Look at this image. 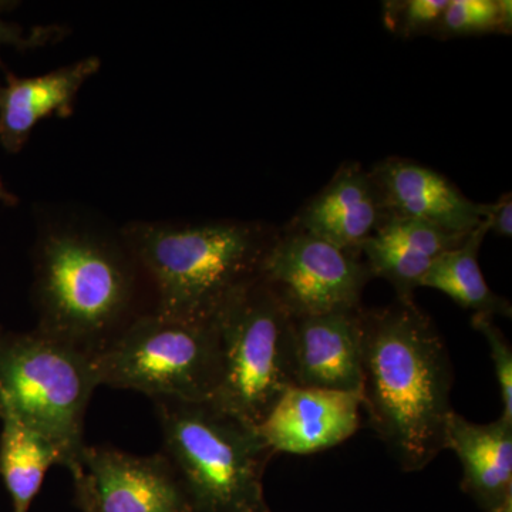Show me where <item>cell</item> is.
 <instances>
[{"label":"cell","mask_w":512,"mask_h":512,"mask_svg":"<svg viewBox=\"0 0 512 512\" xmlns=\"http://www.w3.org/2000/svg\"><path fill=\"white\" fill-rule=\"evenodd\" d=\"M33 272L37 332L90 357L154 311L153 288L121 229L79 217L47 221Z\"/></svg>","instance_id":"1"},{"label":"cell","mask_w":512,"mask_h":512,"mask_svg":"<svg viewBox=\"0 0 512 512\" xmlns=\"http://www.w3.org/2000/svg\"><path fill=\"white\" fill-rule=\"evenodd\" d=\"M363 407L402 470L420 471L446 450L450 355L414 301L362 309Z\"/></svg>","instance_id":"2"},{"label":"cell","mask_w":512,"mask_h":512,"mask_svg":"<svg viewBox=\"0 0 512 512\" xmlns=\"http://www.w3.org/2000/svg\"><path fill=\"white\" fill-rule=\"evenodd\" d=\"M154 293V311L211 323L228 299L261 276L279 232L242 221H137L121 228Z\"/></svg>","instance_id":"3"},{"label":"cell","mask_w":512,"mask_h":512,"mask_svg":"<svg viewBox=\"0 0 512 512\" xmlns=\"http://www.w3.org/2000/svg\"><path fill=\"white\" fill-rule=\"evenodd\" d=\"M153 402L163 453L195 512H269L264 474L275 453L258 427L212 402Z\"/></svg>","instance_id":"4"},{"label":"cell","mask_w":512,"mask_h":512,"mask_svg":"<svg viewBox=\"0 0 512 512\" xmlns=\"http://www.w3.org/2000/svg\"><path fill=\"white\" fill-rule=\"evenodd\" d=\"M99 386L86 353L36 329L0 332V414H12L52 441L72 474L86 447L84 419Z\"/></svg>","instance_id":"5"},{"label":"cell","mask_w":512,"mask_h":512,"mask_svg":"<svg viewBox=\"0 0 512 512\" xmlns=\"http://www.w3.org/2000/svg\"><path fill=\"white\" fill-rule=\"evenodd\" d=\"M214 322L221 375L210 402L258 427L295 386L291 313L259 276L228 299Z\"/></svg>","instance_id":"6"},{"label":"cell","mask_w":512,"mask_h":512,"mask_svg":"<svg viewBox=\"0 0 512 512\" xmlns=\"http://www.w3.org/2000/svg\"><path fill=\"white\" fill-rule=\"evenodd\" d=\"M100 386L153 400L210 402L221 375L217 325L144 313L92 357Z\"/></svg>","instance_id":"7"},{"label":"cell","mask_w":512,"mask_h":512,"mask_svg":"<svg viewBox=\"0 0 512 512\" xmlns=\"http://www.w3.org/2000/svg\"><path fill=\"white\" fill-rule=\"evenodd\" d=\"M372 278L357 256L293 228L278 234L261 271L262 281L292 318L360 309Z\"/></svg>","instance_id":"8"},{"label":"cell","mask_w":512,"mask_h":512,"mask_svg":"<svg viewBox=\"0 0 512 512\" xmlns=\"http://www.w3.org/2000/svg\"><path fill=\"white\" fill-rule=\"evenodd\" d=\"M83 512H195L164 453L136 456L111 446H86L72 474Z\"/></svg>","instance_id":"9"},{"label":"cell","mask_w":512,"mask_h":512,"mask_svg":"<svg viewBox=\"0 0 512 512\" xmlns=\"http://www.w3.org/2000/svg\"><path fill=\"white\" fill-rule=\"evenodd\" d=\"M362 394L292 386L258 426L274 453L315 454L339 446L359 430Z\"/></svg>","instance_id":"10"},{"label":"cell","mask_w":512,"mask_h":512,"mask_svg":"<svg viewBox=\"0 0 512 512\" xmlns=\"http://www.w3.org/2000/svg\"><path fill=\"white\" fill-rule=\"evenodd\" d=\"M295 386L362 394V308L292 318Z\"/></svg>","instance_id":"11"},{"label":"cell","mask_w":512,"mask_h":512,"mask_svg":"<svg viewBox=\"0 0 512 512\" xmlns=\"http://www.w3.org/2000/svg\"><path fill=\"white\" fill-rule=\"evenodd\" d=\"M370 177L387 214L416 218L461 235L470 234L487 217L488 204L468 200L443 175L412 161L387 158Z\"/></svg>","instance_id":"12"},{"label":"cell","mask_w":512,"mask_h":512,"mask_svg":"<svg viewBox=\"0 0 512 512\" xmlns=\"http://www.w3.org/2000/svg\"><path fill=\"white\" fill-rule=\"evenodd\" d=\"M386 217L382 195L370 173L359 164H348L302 208L291 228L360 258L363 244Z\"/></svg>","instance_id":"13"},{"label":"cell","mask_w":512,"mask_h":512,"mask_svg":"<svg viewBox=\"0 0 512 512\" xmlns=\"http://www.w3.org/2000/svg\"><path fill=\"white\" fill-rule=\"evenodd\" d=\"M97 56L84 57L42 76L18 77L8 73L0 84V144L18 154L33 128L50 116L70 117L84 83L99 72Z\"/></svg>","instance_id":"14"},{"label":"cell","mask_w":512,"mask_h":512,"mask_svg":"<svg viewBox=\"0 0 512 512\" xmlns=\"http://www.w3.org/2000/svg\"><path fill=\"white\" fill-rule=\"evenodd\" d=\"M463 466L461 487L485 512H512V423L478 424L453 412L446 450Z\"/></svg>","instance_id":"15"},{"label":"cell","mask_w":512,"mask_h":512,"mask_svg":"<svg viewBox=\"0 0 512 512\" xmlns=\"http://www.w3.org/2000/svg\"><path fill=\"white\" fill-rule=\"evenodd\" d=\"M488 234L487 221L468 234L460 247L450 249L434 259L421 281V288L436 289L453 299L461 308L490 316L511 318L510 301L497 295L487 285L480 264L478 251Z\"/></svg>","instance_id":"16"},{"label":"cell","mask_w":512,"mask_h":512,"mask_svg":"<svg viewBox=\"0 0 512 512\" xmlns=\"http://www.w3.org/2000/svg\"><path fill=\"white\" fill-rule=\"evenodd\" d=\"M0 476L12 498L13 511L29 512L47 470L64 466L59 448L12 414H0Z\"/></svg>","instance_id":"17"},{"label":"cell","mask_w":512,"mask_h":512,"mask_svg":"<svg viewBox=\"0 0 512 512\" xmlns=\"http://www.w3.org/2000/svg\"><path fill=\"white\" fill-rule=\"evenodd\" d=\"M365 264L373 278H382L393 286L400 301H414V291L421 288V281L434 259L382 244L375 238L367 239L362 247Z\"/></svg>","instance_id":"18"},{"label":"cell","mask_w":512,"mask_h":512,"mask_svg":"<svg viewBox=\"0 0 512 512\" xmlns=\"http://www.w3.org/2000/svg\"><path fill=\"white\" fill-rule=\"evenodd\" d=\"M467 237L468 234H451L436 225L394 214H387L372 235V238L382 244L416 252L431 259H436L450 249L460 247Z\"/></svg>","instance_id":"19"},{"label":"cell","mask_w":512,"mask_h":512,"mask_svg":"<svg viewBox=\"0 0 512 512\" xmlns=\"http://www.w3.org/2000/svg\"><path fill=\"white\" fill-rule=\"evenodd\" d=\"M510 0H450L437 30L443 36H467L487 32H511Z\"/></svg>","instance_id":"20"},{"label":"cell","mask_w":512,"mask_h":512,"mask_svg":"<svg viewBox=\"0 0 512 512\" xmlns=\"http://www.w3.org/2000/svg\"><path fill=\"white\" fill-rule=\"evenodd\" d=\"M471 325L487 340L493 360L495 376L500 386L503 414L501 419L512 423V348L501 329L494 323L493 316L476 313Z\"/></svg>","instance_id":"21"},{"label":"cell","mask_w":512,"mask_h":512,"mask_svg":"<svg viewBox=\"0 0 512 512\" xmlns=\"http://www.w3.org/2000/svg\"><path fill=\"white\" fill-rule=\"evenodd\" d=\"M450 0H407L386 5L387 26L404 37L437 29Z\"/></svg>","instance_id":"22"},{"label":"cell","mask_w":512,"mask_h":512,"mask_svg":"<svg viewBox=\"0 0 512 512\" xmlns=\"http://www.w3.org/2000/svg\"><path fill=\"white\" fill-rule=\"evenodd\" d=\"M6 3H0V12ZM66 29L62 26H37L25 29L16 23L8 22L0 15V50L3 47H15L18 50L37 49L62 39Z\"/></svg>","instance_id":"23"},{"label":"cell","mask_w":512,"mask_h":512,"mask_svg":"<svg viewBox=\"0 0 512 512\" xmlns=\"http://www.w3.org/2000/svg\"><path fill=\"white\" fill-rule=\"evenodd\" d=\"M488 232H493L497 237H512V198L510 192L504 194L494 204H488L487 208Z\"/></svg>","instance_id":"24"},{"label":"cell","mask_w":512,"mask_h":512,"mask_svg":"<svg viewBox=\"0 0 512 512\" xmlns=\"http://www.w3.org/2000/svg\"><path fill=\"white\" fill-rule=\"evenodd\" d=\"M269 512H271V511H269Z\"/></svg>","instance_id":"25"}]
</instances>
